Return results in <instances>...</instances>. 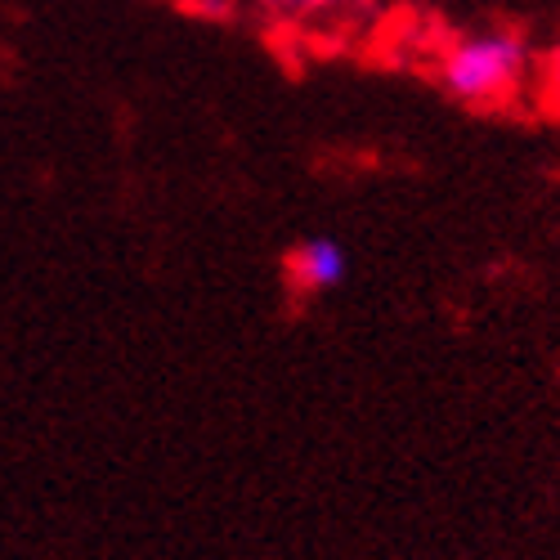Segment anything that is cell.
Masks as SVG:
<instances>
[{"label": "cell", "mask_w": 560, "mask_h": 560, "mask_svg": "<svg viewBox=\"0 0 560 560\" xmlns=\"http://www.w3.org/2000/svg\"><path fill=\"white\" fill-rule=\"evenodd\" d=\"M529 50L516 32H480L448 45L440 59V81L462 104H498L521 85Z\"/></svg>", "instance_id": "obj_1"}, {"label": "cell", "mask_w": 560, "mask_h": 560, "mask_svg": "<svg viewBox=\"0 0 560 560\" xmlns=\"http://www.w3.org/2000/svg\"><path fill=\"white\" fill-rule=\"evenodd\" d=\"M346 273H350V256L337 238H305L288 256V283L301 296H323L341 288Z\"/></svg>", "instance_id": "obj_2"}, {"label": "cell", "mask_w": 560, "mask_h": 560, "mask_svg": "<svg viewBox=\"0 0 560 560\" xmlns=\"http://www.w3.org/2000/svg\"><path fill=\"white\" fill-rule=\"evenodd\" d=\"M363 0H260V10L283 19V23H296V19H323V14H350L359 10Z\"/></svg>", "instance_id": "obj_3"}]
</instances>
